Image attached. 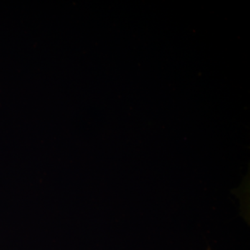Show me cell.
Wrapping results in <instances>:
<instances>
[{
    "instance_id": "obj_1",
    "label": "cell",
    "mask_w": 250,
    "mask_h": 250,
    "mask_svg": "<svg viewBox=\"0 0 250 250\" xmlns=\"http://www.w3.org/2000/svg\"><path fill=\"white\" fill-rule=\"evenodd\" d=\"M207 250H210V248H208V249H207Z\"/></svg>"
}]
</instances>
